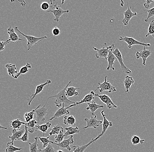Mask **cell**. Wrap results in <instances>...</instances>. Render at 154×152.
Listing matches in <instances>:
<instances>
[{"instance_id": "484cf974", "label": "cell", "mask_w": 154, "mask_h": 152, "mask_svg": "<svg viewBox=\"0 0 154 152\" xmlns=\"http://www.w3.org/2000/svg\"><path fill=\"white\" fill-rule=\"evenodd\" d=\"M80 88H75L73 86L67 87L66 90V95L67 98L79 96V92L77 91Z\"/></svg>"}, {"instance_id": "7bdbcfd3", "label": "cell", "mask_w": 154, "mask_h": 152, "mask_svg": "<svg viewBox=\"0 0 154 152\" xmlns=\"http://www.w3.org/2000/svg\"><path fill=\"white\" fill-rule=\"evenodd\" d=\"M50 1L47 2H43L42 3L40 4V7L41 9L43 11H47L50 8H53L52 6H50Z\"/></svg>"}, {"instance_id": "3957f363", "label": "cell", "mask_w": 154, "mask_h": 152, "mask_svg": "<svg viewBox=\"0 0 154 152\" xmlns=\"http://www.w3.org/2000/svg\"><path fill=\"white\" fill-rule=\"evenodd\" d=\"M105 47H103L101 49H98L95 47H93V49L95 51H97V53L95 54L96 57L97 58H103L107 60V57L109 54L110 50L112 48H114L115 45L114 44H112L110 46L107 47L106 43H104Z\"/></svg>"}, {"instance_id": "ac0fdd59", "label": "cell", "mask_w": 154, "mask_h": 152, "mask_svg": "<svg viewBox=\"0 0 154 152\" xmlns=\"http://www.w3.org/2000/svg\"><path fill=\"white\" fill-rule=\"evenodd\" d=\"M113 49L114 48L111 49L108 56L107 57V60L108 63L106 69L107 71H109L110 69H112V70H115L116 69L113 67V65H114V61H115L116 60H117L116 59V57L114 54L112 53Z\"/></svg>"}, {"instance_id": "f6af8a7d", "label": "cell", "mask_w": 154, "mask_h": 152, "mask_svg": "<svg viewBox=\"0 0 154 152\" xmlns=\"http://www.w3.org/2000/svg\"><path fill=\"white\" fill-rule=\"evenodd\" d=\"M52 33L53 36H58L61 33V31H60V29L57 27H54L53 29L52 30Z\"/></svg>"}, {"instance_id": "44dd1931", "label": "cell", "mask_w": 154, "mask_h": 152, "mask_svg": "<svg viewBox=\"0 0 154 152\" xmlns=\"http://www.w3.org/2000/svg\"><path fill=\"white\" fill-rule=\"evenodd\" d=\"M25 132V129H23L19 131L13 129L12 130V135L11 136H9V138L11 140V142L14 144V141L18 140V139L22 138Z\"/></svg>"}, {"instance_id": "ee69618b", "label": "cell", "mask_w": 154, "mask_h": 152, "mask_svg": "<svg viewBox=\"0 0 154 152\" xmlns=\"http://www.w3.org/2000/svg\"><path fill=\"white\" fill-rule=\"evenodd\" d=\"M10 42L9 39L5 41H0V51H4L6 46Z\"/></svg>"}, {"instance_id": "7c38bea8", "label": "cell", "mask_w": 154, "mask_h": 152, "mask_svg": "<svg viewBox=\"0 0 154 152\" xmlns=\"http://www.w3.org/2000/svg\"><path fill=\"white\" fill-rule=\"evenodd\" d=\"M74 141L73 140V135H70V137L67 139L63 140L62 142L59 143H55V142L52 141V144L57 146L58 148L61 149H66L68 151H71L72 147H70V145L74 144Z\"/></svg>"}, {"instance_id": "d4e9b609", "label": "cell", "mask_w": 154, "mask_h": 152, "mask_svg": "<svg viewBox=\"0 0 154 152\" xmlns=\"http://www.w3.org/2000/svg\"><path fill=\"white\" fill-rule=\"evenodd\" d=\"M51 124L49 122L43 125H37L35 127V131L38 130L42 132L43 133V137H44L45 134L47 133L49 129H51Z\"/></svg>"}, {"instance_id": "603a6c76", "label": "cell", "mask_w": 154, "mask_h": 152, "mask_svg": "<svg viewBox=\"0 0 154 152\" xmlns=\"http://www.w3.org/2000/svg\"><path fill=\"white\" fill-rule=\"evenodd\" d=\"M134 81L132 77L126 76L125 77V81L124 82V85L125 88V92L130 93V89L131 87V85L134 83Z\"/></svg>"}, {"instance_id": "52a82bcc", "label": "cell", "mask_w": 154, "mask_h": 152, "mask_svg": "<svg viewBox=\"0 0 154 152\" xmlns=\"http://www.w3.org/2000/svg\"><path fill=\"white\" fill-rule=\"evenodd\" d=\"M61 5H57V3L53 6V8L54 9L53 10H51L47 11V12H51V13H53L54 16L55 18L54 19V21L55 22H58L59 21L60 19L61 16H62L64 13H69V10H64L60 7Z\"/></svg>"}, {"instance_id": "ffe728a7", "label": "cell", "mask_w": 154, "mask_h": 152, "mask_svg": "<svg viewBox=\"0 0 154 152\" xmlns=\"http://www.w3.org/2000/svg\"><path fill=\"white\" fill-rule=\"evenodd\" d=\"M88 107H86V110H89L91 111V114L92 116H94L95 115V112L99 109L103 108L104 106L101 105L96 104V102L92 101L90 103H87Z\"/></svg>"}, {"instance_id": "30bf717a", "label": "cell", "mask_w": 154, "mask_h": 152, "mask_svg": "<svg viewBox=\"0 0 154 152\" xmlns=\"http://www.w3.org/2000/svg\"><path fill=\"white\" fill-rule=\"evenodd\" d=\"M95 97H98L100 99L102 102L106 104L108 109H111L112 107L114 108H117V106L113 103L112 100L108 95L105 94L99 95L98 93H95Z\"/></svg>"}, {"instance_id": "5b68a950", "label": "cell", "mask_w": 154, "mask_h": 152, "mask_svg": "<svg viewBox=\"0 0 154 152\" xmlns=\"http://www.w3.org/2000/svg\"><path fill=\"white\" fill-rule=\"evenodd\" d=\"M48 100H47L46 104L43 107H40L41 105H39L36 108L35 113L36 114V119L38 123H43L45 121V116L48 113V109L46 107V105L48 103Z\"/></svg>"}, {"instance_id": "cb8c5ba5", "label": "cell", "mask_w": 154, "mask_h": 152, "mask_svg": "<svg viewBox=\"0 0 154 152\" xmlns=\"http://www.w3.org/2000/svg\"><path fill=\"white\" fill-rule=\"evenodd\" d=\"M5 67L7 69V72L8 75L14 78L15 75L18 73L15 64H6Z\"/></svg>"}, {"instance_id": "8fae6325", "label": "cell", "mask_w": 154, "mask_h": 152, "mask_svg": "<svg viewBox=\"0 0 154 152\" xmlns=\"http://www.w3.org/2000/svg\"><path fill=\"white\" fill-rule=\"evenodd\" d=\"M101 113L102 114V116H103V130H102L100 134L97 137L95 138L96 141L101 137V136L104 135L109 127H112L113 126V123L112 122L108 121L107 119L106 114H105L104 113V110H102L101 112Z\"/></svg>"}, {"instance_id": "277c9868", "label": "cell", "mask_w": 154, "mask_h": 152, "mask_svg": "<svg viewBox=\"0 0 154 152\" xmlns=\"http://www.w3.org/2000/svg\"><path fill=\"white\" fill-rule=\"evenodd\" d=\"M107 76H105V80L103 83H101L100 81L98 82L99 86L97 87L95 91L99 89L100 93H102L105 91H108L109 93H111L116 91V89L107 80Z\"/></svg>"}, {"instance_id": "83f0119b", "label": "cell", "mask_w": 154, "mask_h": 152, "mask_svg": "<svg viewBox=\"0 0 154 152\" xmlns=\"http://www.w3.org/2000/svg\"><path fill=\"white\" fill-rule=\"evenodd\" d=\"M38 122L35 120H32L27 123H25V126L28 128L29 132L32 134L35 131V127L38 124Z\"/></svg>"}, {"instance_id": "ab89813d", "label": "cell", "mask_w": 154, "mask_h": 152, "mask_svg": "<svg viewBox=\"0 0 154 152\" xmlns=\"http://www.w3.org/2000/svg\"><path fill=\"white\" fill-rule=\"evenodd\" d=\"M52 143H50L46 148H44L43 150H38V152H57V151L56 150L54 147L51 145Z\"/></svg>"}, {"instance_id": "bcb514c9", "label": "cell", "mask_w": 154, "mask_h": 152, "mask_svg": "<svg viewBox=\"0 0 154 152\" xmlns=\"http://www.w3.org/2000/svg\"><path fill=\"white\" fill-rule=\"evenodd\" d=\"M154 1H146V2L144 4V6L145 8L148 9L150 7V4L153 2Z\"/></svg>"}, {"instance_id": "4dcf8cb0", "label": "cell", "mask_w": 154, "mask_h": 152, "mask_svg": "<svg viewBox=\"0 0 154 152\" xmlns=\"http://www.w3.org/2000/svg\"><path fill=\"white\" fill-rule=\"evenodd\" d=\"M23 125H25V122H22L19 119L13 120L10 123V126L11 127L14 129H20L21 126Z\"/></svg>"}, {"instance_id": "f546056e", "label": "cell", "mask_w": 154, "mask_h": 152, "mask_svg": "<svg viewBox=\"0 0 154 152\" xmlns=\"http://www.w3.org/2000/svg\"><path fill=\"white\" fill-rule=\"evenodd\" d=\"M66 132L64 133L65 137H67L68 135H72L75 134H79L80 132V129L78 127H69L65 128Z\"/></svg>"}, {"instance_id": "9a60e30c", "label": "cell", "mask_w": 154, "mask_h": 152, "mask_svg": "<svg viewBox=\"0 0 154 152\" xmlns=\"http://www.w3.org/2000/svg\"><path fill=\"white\" fill-rule=\"evenodd\" d=\"M152 51L150 50H146L145 47H144L143 50L140 52L137 51L136 53L137 59L141 58L143 60V65H146L147 58L152 54Z\"/></svg>"}, {"instance_id": "836d02e7", "label": "cell", "mask_w": 154, "mask_h": 152, "mask_svg": "<svg viewBox=\"0 0 154 152\" xmlns=\"http://www.w3.org/2000/svg\"><path fill=\"white\" fill-rule=\"evenodd\" d=\"M62 130H63V128L58 124L54 126L52 129H51V131L49 133V134L50 136H52L54 135H57Z\"/></svg>"}, {"instance_id": "5bb4252c", "label": "cell", "mask_w": 154, "mask_h": 152, "mask_svg": "<svg viewBox=\"0 0 154 152\" xmlns=\"http://www.w3.org/2000/svg\"><path fill=\"white\" fill-rule=\"evenodd\" d=\"M127 5H128V9L124 12V18L122 20V23L124 24V26H127L128 25L132 18L137 15V12L133 13L132 12V11L131 10V8L129 5L128 2H127Z\"/></svg>"}, {"instance_id": "4316f807", "label": "cell", "mask_w": 154, "mask_h": 152, "mask_svg": "<svg viewBox=\"0 0 154 152\" xmlns=\"http://www.w3.org/2000/svg\"><path fill=\"white\" fill-rule=\"evenodd\" d=\"M31 65L29 63H27L26 65L20 68L19 72L15 75L14 79H18L21 75H25V74H26L27 73H28L29 69H31Z\"/></svg>"}, {"instance_id": "6da1fadb", "label": "cell", "mask_w": 154, "mask_h": 152, "mask_svg": "<svg viewBox=\"0 0 154 152\" xmlns=\"http://www.w3.org/2000/svg\"><path fill=\"white\" fill-rule=\"evenodd\" d=\"M71 82H72V81H70L67 84V85L64 88H63L62 90H60L57 94L49 97L48 100L50 98H56L54 103L57 107H60L63 104H65V105H68V106L75 104L76 103L75 102L69 100L66 95V89Z\"/></svg>"}, {"instance_id": "ba28073f", "label": "cell", "mask_w": 154, "mask_h": 152, "mask_svg": "<svg viewBox=\"0 0 154 152\" xmlns=\"http://www.w3.org/2000/svg\"><path fill=\"white\" fill-rule=\"evenodd\" d=\"M118 40L126 42L128 44V47L130 49L131 48L133 45H140V46H143L144 47H150L151 46V44H144V43L139 42V41L136 40L133 37H127V36H125V37L120 36Z\"/></svg>"}, {"instance_id": "f1b7e54d", "label": "cell", "mask_w": 154, "mask_h": 152, "mask_svg": "<svg viewBox=\"0 0 154 152\" xmlns=\"http://www.w3.org/2000/svg\"><path fill=\"white\" fill-rule=\"evenodd\" d=\"M63 123L66 126H74L76 124V119L73 115L65 116L63 118Z\"/></svg>"}, {"instance_id": "b9f144b4", "label": "cell", "mask_w": 154, "mask_h": 152, "mask_svg": "<svg viewBox=\"0 0 154 152\" xmlns=\"http://www.w3.org/2000/svg\"><path fill=\"white\" fill-rule=\"evenodd\" d=\"M144 11H145V12L148 13V17L144 20V22H149V19L151 17L154 16V7L149 10Z\"/></svg>"}, {"instance_id": "d6a6232c", "label": "cell", "mask_w": 154, "mask_h": 152, "mask_svg": "<svg viewBox=\"0 0 154 152\" xmlns=\"http://www.w3.org/2000/svg\"><path fill=\"white\" fill-rule=\"evenodd\" d=\"M22 150V148H19L14 147L13 144L11 142H8L7 144L6 148V152H15L19 151Z\"/></svg>"}, {"instance_id": "e0dca14e", "label": "cell", "mask_w": 154, "mask_h": 152, "mask_svg": "<svg viewBox=\"0 0 154 152\" xmlns=\"http://www.w3.org/2000/svg\"><path fill=\"white\" fill-rule=\"evenodd\" d=\"M62 105V107L59 109L54 113V116L51 118H50V121H52L54 119H57V118H60L63 116L67 115V114H69L70 113V112H69V110H68V109L67 107L66 108L65 107V104H63Z\"/></svg>"}, {"instance_id": "2e32d148", "label": "cell", "mask_w": 154, "mask_h": 152, "mask_svg": "<svg viewBox=\"0 0 154 152\" xmlns=\"http://www.w3.org/2000/svg\"><path fill=\"white\" fill-rule=\"evenodd\" d=\"M95 93L94 91H91L90 93L88 94H87L86 96L81 101H80L76 103L75 104L69 106L67 107V109L72 108L80 104L83 103H90L92 102V101L94 100L95 98Z\"/></svg>"}, {"instance_id": "4fadbf2b", "label": "cell", "mask_w": 154, "mask_h": 152, "mask_svg": "<svg viewBox=\"0 0 154 152\" xmlns=\"http://www.w3.org/2000/svg\"><path fill=\"white\" fill-rule=\"evenodd\" d=\"M51 82L52 81L51 80H48L45 83L41 84L39 85H37L36 86V88H35V93L32 94L31 96H29V98L28 99V101H29L28 105H30L32 102L35 98L36 95L41 93L43 91V88H44L45 86L47 85H49Z\"/></svg>"}, {"instance_id": "c3c4849f", "label": "cell", "mask_w": 154, "mask_h": 152, "mask_svg": "<svg viewBox=\"0 0 154 152\" xmlns=\"http://www.w3.org/2000/svg\"><path fill=\"white\" fill-rule=\"evenodd\" d=\"M124 2H123V1H121V4H120V5H121V6L123 7L124 5Z\"/></svg>"}, {"instance_id": "7402d4cb", "label": "cell", "mask_w": 154, "mask_h": 152, "mask_svg": "<svg viewBox=\"0 0 154 152\" xmlns=\"http://www.w3.org/2000/svg\"><path fill=\"white\" fill-rule=\"evenodd\" d=\"M96 141V140L95 138H92L90 142L85 145H82L80 147L77 146H73L72 147V148L73 149V152H84L88 148V147H89L90 145H91L92 143H94Z\"/></svg>"}, {"instance_id": "d6986e66", "label": "cell", "mask_w": 154, "mask_h": 152, "mask_svg": "<svg viewBox=\"0 0 154 152\" xmlns=\"http://www.w3.org/2000/svg\"><path fill=\"white\" fill-rule=\"evenodd\" d=\"M8 33L9 35V40L10 42L14 43L17 41H23L22 39H19V36L15 33L14 28L11 26H10L8 29Z\"/></svg>"}, {"instance_id": "1f68e13d", "label": "cell", "mask_w": 154, "mask_h": 152, "mask_svg": "<svg viewBox=\"0 0 154 152\" xmlns=\"http://www.w3.org/2000/svg\"><path fill=\"white\" fill-rule=\"evenodd\" d=\"M34 139L35 142L33 143H29L30 152H38V138L35 137L34 138Z\"/></svg>"}, {"instance_id": "7dc6e473", "label": "cell", "mask_w": 154, "mask_h": 152, "mask_svg": "<svg viewBox=\"0 0 154 152\" xmlns=\"http://www.w3.org/2000/svg\"><path fill=\"white\" fill-rule=\"evenodd\" d=\"M0 129H7V128L2 126V125L0 126Z\"/></svg>"}, {"instance_id": "e575fe53", "label": "cell", "mask_w": 154, "mask_h": 152, "mask_svg": "<svg viewBox=\"0 0 154 152\" xmlns=\"http://www.w3.org/2000/svg\"><path fill=\"white\" fill-rule=\"evenodd\" d=\"M36 109L32 110V111L29 112H27L24 114V118H25V123H27L30 121L32 120L34 116L35 113Z\"/></svg>"}, {"instance_id": "9c48e42d", "label": "cell", "mask_w": 154, "mask_h": 152, "mask_svg": "<svg viewBox=\"0 0 154 152\" xmlns=\"http://www.w3.org/2000/svg\"><path fill=\"white\" fill-rule=\"evenodd\" d=\"M84 121L86 122L87 126L83 128V129L90 128L96 129L103 123V121L97 119V116L96 115L94 116H91L90 118H85Z\"/></svg>"}, {"instance_id": "f35d334b", "label": "cell", "mask_w": 154, "mask_h": 152, "mask_svg": "<svg viewBox=\"0 0 154 152\" xmlns=\"http://www.w3.org/2000/svg\"><path fill=\"white\" fill-rule=\"evenodd\" d=\"M50 136H48V137H39V140L43 144V147L44 148H46L50 143H51L52 141L49 140Z\"/></svg>"}, {"instance_id": "8992f818", "label": "cell", "mask_w": 154, "mask_h": 152, "mask_svg": "<svg viewBox=\"0 0 154 152\" xmlns=\"http://www.w3.org/2000/svg\"><path fill=\"white\" fill-rule=\"evenodd\" d=\"M112 53L114 54L117 60L119 61L120 65V68H121L122 72H124L125 74H130L131 73V71L124 64L122 54L118 48H116L115 50H113Z\"/></svg>"}, {"instance_id": "60d3db41", "label": "cell", "mask_w": 154, "mask_h": 152, "mask_svg": "<svg viewBox=\"0 0 154 152\" xmlns=\"http://www.w3.org/2000/svg\"><path fill=\"white\" fill-rule=\"evenodd\" d=\"M25 132L22 138L18 139V140H21L23 142H27L29 140V131L28 130V128L25 126Z\"/></svg>"}, {"instance_id": "7a4b0ae2", "label": "cell", "mask_w": 154, "mask_h": 152, "mask_svg": "<svg viewBox=\"0 0 154 152\" xmlns=\"http://www.w3.org/2000/svg\"><path fill=\"white\" fill-rule=\"evenodd\" d=\"M15 29L17 32L19 33L20 34L24 36L27 41V51H29L31 48L35 44H37L38 42H41L43 39L47 38V36H43L41 37H35V36H32L26 35L24 34L23 33L21 32L18 29V27H15Z\"/></svg>"}, {"instance_id": "8d00e7d4", "label": "cell", "mask_w": 154, "mask_h": 152, "mask_svg": "<svg viewBox=\"0 0 154 152\" xmlns=\"http://www.w3.org/2000/svg\"><path fill=\"white\" fill-rule=\"evenodd\" d=\"M64 137H65V135H64V133H63V130L61 131L58 134L56 135L54 138L55 142L59 143L62 142Z\"/></svg>"}, {"instance_id": "681fc988", "label": "cell", "mask_w": 154, "mask_h": 152, "mask_svg": "<svg viewBox=\"0 0 154 152\" xmlns=\"http://www.w3.org/2000/svg\"><path fill=\"white\" fill-rule=\"evenodd\" d=\"M57 152H64V151H63L62 150H57Z\"/></svg>"}, {"instance_id": "d590c367", "label": "cell", "mask_w": 154, "mask_h": 152, "mask_svg": "<svg viewBox=\"0 0 154 152\" xmlns=\"http://www.w3.org/2000/svg\"><path fill=\"white\" fill-rule=\"evenodd\" d=\"M131 141L133 145H136L139 144V143H140L141 144H144L145 140H144V139H140V138L137 135H134L131 138Z\"/></svg>"}, {"instance_id": "74e56055", "label": "cell", "mask_w": 154, "mask_h": 152, "mask_svg": "<svg viewBox=\"0 0 154 152\" xmlns=\"http://www.w3.org/2000/svg\"><path fill=\"white\" fill-rule=\"evenodd\" d=\"M149 35H152L154 38V20H152L149 24L148 33L145 35V37H147Z\"/></svg>"}]
</instances>
